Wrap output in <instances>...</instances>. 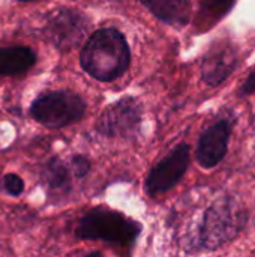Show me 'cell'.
<instances>
[{"instance_id": "obj_9", "label": "cell", "mask_w": 255, "mask_h": 257, "mask_svg": "<svg viewBox=\"0 0 255 257\" xmlns=\"http://www.w3.org/2000/svg\"><path fill=\"white\" fill-rule=\"evenodd\" d=\"M236 63L237 57L234 48L231 45H219L212 50L203 62V80L209 86H218L234 71Z\"/></svg>"}, {"instance_id": "obj_5", "label": "cell", "mask_w": 255, "mask_h": 257, "mask_svg": "<svg viewBox=\"0 0 255 257\" xmlns=\"http://www.w3.org/2000/svg\"><path fill=\"white\" fill-rule=\"evenodd\" d=\"M89 20L78 11L62 8L47 18L44 35L59 50L68 51L77 47L86 36Z\"/></svg>"}, {"instance_id": "obj_11", "label": "cell", "mask_w": 255, "mask_h": 257, "mask_svg": "<svg viewBox=\"0 0 255 257\" xmlns=\"http://www.w3.org/2000/svg\"><path fill=\"white\" fill-rule=\"evenodd\" d=\"M36 63V53L26 45L0 47V77L21 75Z\"/></svg>"}, {"instance_id": "obj_3", "label": "cell", "mask_w": 255, "mask_h": 257, "mask_svg": "<svg viewBox=\"0 0 255 257\" xmlns=\"http://www.w3.org/2000/svg\"><path fill=\"white\" fill-rule=\"evenodd\" d=\"M141 227L137 221L105 208H95L78 223L75 235L87 241H105L117 245L132 244Z\"/></svg>"}, {"instance_id": "obj_1", "label": "cell", "mask_w": 255, "mask_h": 257, "mask_svg": "<svg viewBox=\"0 0 255 257\" xmlns=\"http://www.w3.org/2000/svg\"><path fill=\"white\" fill-rule=\"evenodd\" d=\"M80 62L83 69L99 81H113L122 77L131 62L125 36L111 27L96 30L84 44Z\"/></svg>"}, {"instance_id": "obj_13", "label": "cell", "mask_w": 255, "mask_h": 257, "mask_svg": "<svg viewBox=\"0 0 255 257\" xmlns=\"http://www.w3.org/2000/svg\"><path fill=\"white\" fill-rule=\"evenodd\" d=\"M44 179L51 190H65L69 187V170L65 163L54 157L44 167Z\"/></svg>"}, {"instance_id": "obj_10", "label": "cell", "mask_w": 255, "mask_h": 257, "mask_svg": "<svg viewBox=\"0 0 255 257\" xmlns=\"http://www.w3.org/2000/svg\"><path fill=\"white\" fill-rule=\"evenodd\" d=\"M161 21L177 29L186 26L191 18V0H141Z\"/></svg>"}, {"instance_id": "obj_17", "label": "cell", "mask_w": 255, "mask_h": 257, "mask_svg": "<svg viewBox=\"0 0 255 257\" xmlns=\"http://www.w3.org/2000/svg\"><path fill=\"white\" fill-rule=\"evenodd\" d=\"M18 2H21V3H27V2H33V0H18Z\"/></svg>"}, {"instance_id": "obj_15", "label": "cell", "mask_w": 255, "mask_h": 257, "mask_svg": "<svg viewBox=\"0 0 255 257\" xmlns=\"http://www.w3.org/2000/svg\"><path fill=\"white\" fill-rule=\"evenodd\" d=\"M71 166H72V172L77 178H83L89 173L90 170V163L86 157H81V155H75L71 161Z\"/></svg>"}, {"instance_id": "obj_7", "label": "cell", "mask_w": 255, "mask_h": 257, "mask_svg": "<svg viewBox=\"0 0 255 257\" xmlns=\"http://www.w3.org/2000/svg\"><path fill=\"white\" fill-rule=\"evenodd\" d=\"M141 110L135 99L125 98L108 107L96 122V130L107 137H131L140 125Z\"/></svg>"}, {"instance_id": "obj_14", "label": "cell", "mask_w": 255, "mask_h": 257, "mask_svg": "<svg viewBox=\"0 0 255 257\" xmlns=\"http://www.w3.org/2000/svg\"><path fill=\"white\" fill-rule=\"evenodd\" d=\"M3 187L9 196L18 197L24 193V181L17 173H6L3 176Z\"/></svg>"}, {"instance_id": "obj_12", "label": "cell", "mask_w": 255, "mask_h": 257, "mask_svg": "<svg viewBox=\"0 0 255 257\" xmlns=\"http://www.w3.org/2000/svg\"><path fill=\"white\" fill-rule=\"evenodd\" d=\"M233 2L234 0H203L197 20L198 26H201L204 30H209L210 26L219 21L231 9Z\"/></svg>"}, {"instance_id": "obj_16", "label": "cell", "mask_w": 255, "mask_h": 257, "mask_svg": "<svg viewBox=\"0 0 255 257\" xmlns=\"http://www.w3.org/2000/svg\"><path fill=\"white\" fill-rule=\"evenodd\" d=\"M240 92L243 95H255V72H252L246 81L243 83V86L240 87Z\"/></svg>"}, {"instance_id": "obj_2", "label": "cell", "mask_w": 255, "mask_h": 257, "mask_svg": "<svg viewBox=\"0 0 255 257\" xmlns=\"http://www.w3.org/2000/svg\"><path fill=\"white\" fill-rule=\"evenodd\" d=\"M246 217V211L234 199L224 197L215 202L204 214L194 245L201 250H215L230 242L243 229Z\"/></svg>"}, {"instance_id": "obj_6", "label": "cell", "mask_w": 255, "mask_h": 257, "mask_svg": "<svg viewBox=\"0 0 255 257\" xmlns=\"http://www.w3.org/2000/svg\"><path fill=\"white\" fill-rule=\"evenodd\" d=\"M189 164V148L177 145L161 163H158L146 179V191L150 196L162 194L171 190L185 175Z\"/></svg>"}, {"instance_id": "obj_4", "label": "cell", "mask_w": 255, "mask_h": 257, "mask_svg": "<svg viewBox=\"0 0 255 257\" xmlns=\"http://www.w3.org/2000/svg\"><path fill=\"white\" fill-rule=\"evenodd\" d=\"M86 111L83 98L71 90L39 95L30 105V116L47 128H63L78 122Z\"/></svg>"}, {"instance_id": "obj_8", "label": "cell", "mask_w": 255, "mask_h": 257, "mask_svg": "<svg viewBox=\"0 0 255 257\" xmlns=\"http://www.w3.org/2000/svg\"><path fill=\"white\" fill-rule=\"evenodd\" d=\"M231 134V122L219 120L209 126L200 137L197 148V161L204 169L218 166L227 154Z\"/></svg>"}]
</instances>
